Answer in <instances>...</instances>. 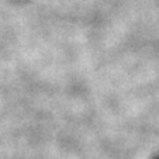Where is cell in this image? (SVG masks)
<instances>
[{
	"label": "cell",
	"instance_id": "cell-1",
	"mask_svg": "<svg viewBox=\"0 0 159 159\" xmlns=\"http://www.w3.org/2000/svg\"><path fill=\"white\" fill-rule=\"evenodd\" d=\"M152 159H159V155H155V156H153Z\"/></svg>",
	"mask_w": 159,
	"mask_h": 159
}]
</instances>
